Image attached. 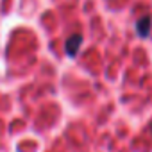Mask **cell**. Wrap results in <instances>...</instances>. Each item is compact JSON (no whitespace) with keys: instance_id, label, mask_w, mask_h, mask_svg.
<instances>
[{"instance_id":"1","label":"cell","mask_w":152,"mask_h":152,"mask_svg":"<svg viewBox=\"0 0 152 152\" xmlns=\"http://www.w3.org/2000/svg\"><path fill=\"white\" fill-rule=\"evenodd\" d=\"M81 45H83V36L81 34H72L66 39V43H64L66 56L68 57H75V56H77V52H79V48H81Z\"/></svg>"},{"instance_id":"2","label":"cell","mask_w":152,"mask_h":152,"mask_svg":"<svg viewBox=\"0 0 152 152\" xmlns=\"http://www.w3.org/2000/svg\"><path fill=\"white\" fill-rule=\"evenodd\" d=\"M150 27H152L150 16H143V18H140V22L136 23V31H138V34H140L141 38H147V36L150 34Z\"/></svg>"}]
</instances>
